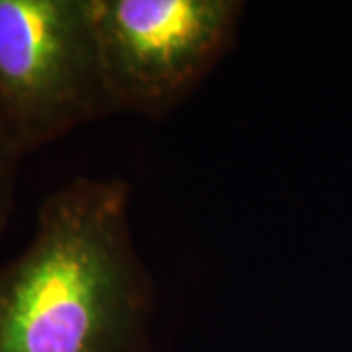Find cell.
<instances>
[{
	"instance_id": "4",
	"label": "cell",
	"mask_w": 352,
	"mask_h": 352,
	"mask_svg": "<svg viewBox=\"0 0 352 352\" xmlns=\"http://www.w3.org/2000/svg\"><path fill=\"white\" fill-rule=\"evenodd\" d=\"M22 157L24 153L20 151L12 133L0 118V237L4 235L12 215Z\"/></svg>"
},
{
	"instance_id": "3",
	"label": "cell",
	"mask_w": 352,
	"mask_h": 352,
	"mask_svg": "<svg viewBox=\"0 0 352 352\" xmlns=\"http://www.w3.org/2000/svg\"><path fill=\"white\" fill-rule=\"evenodd\" d=\"M110 116L88 0H0V118L20 151Z\"/></svg>"
},
{
	"instance_id": "1",
	"label": "cell",
	"mask_w": 352,
	"mask_h": 352,
	"mask_svg": "<svg viewBox=\"0 0 352 352\" xmlns=\"http://www.w3.org/2000/svg\"><path fill=\"white\" fill-rule=\"evenodd\" d=\"M155 307L131 186L76 176L43 198L28 245L0 264V352H145Z\"/></svg>"
},
{
	"instance_id": "2",
	"label": "cell",
	"mask_w": 352,
	"mask_h": 352,
	"mask_svg": "<svg viewBox=\"0 0 352 352\" xmlns=\"http://www.w3.org/2000/svg\"><path fill=\"white\" fill-rule=\"evenodd\" d=\"M112 116L161 120L233 45L241 0H88Z\"/></svg>"
}]
</instances>
